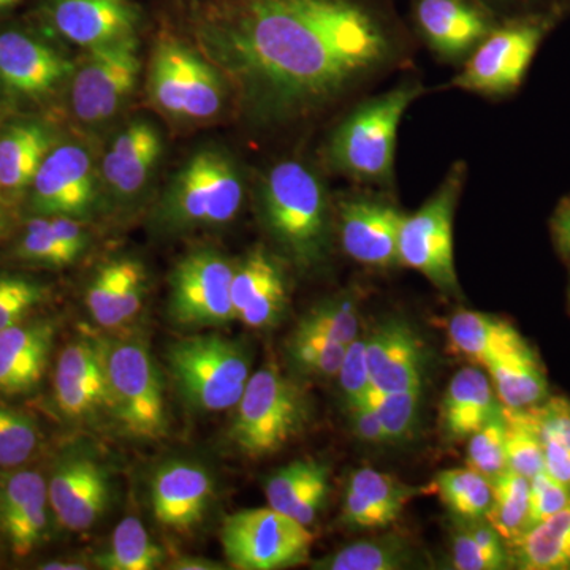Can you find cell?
<instances>
[{"instance_id": "cell-1", "label": "cell", "mask_w": 570, "mask_h": 570, "mask_svg": "<svg viewBox=\"0 0 570 570\" xmlns=\"http://www.w3.org/2000/svg\"><path fill=\"white\" fill-rule=\"evenodd\" d=\"M194 37L262 127L355 99L414 55L392 0H216L195 17Z\"/></svg>"}, {"instance_id": "cell-2", "label": "cell", "mask_w": 570, "mask_h": 570, "mask_svg": "<svg viewBox=\"0 0 570 570\" xmlns=\"http://www.w3.org/2000/svg\"><path fill=\"white\" fill-rule=\"evenodd\" d=\"M262 223L298 268L316 269L332 250L335 208L324 179L302 160H281L258 189Z\"/></svg>"}, {"instance_id": "cell-3", "label": "cell", "mask_w": 570, "mask_h": 570, "mask_svg": "<svg viewBox=\"0 0 570 570\" xmlns=\"http://www.w3.org/2000/svg\"><path fill=\"white\" fill-rule=\"evenodd\" d=\"M423 94L422 80L406 77L389 91L360 100L325 142L328 170L356 186L392 193L397 130L409 107Z\"/></svg>"}, {"instance_id": "cell-4", "label": "cell", "mask_w": 570, "mask_h": 570, "mask_svg": "<svg viewBox=\"0 0 570 570\" xmlns=\"http://www.w3.org/2000/svg\"><path fill=\"white\" fill-rule=\"evenodd\" d=\"M313 417L309 396L302 385L264 365L250 374L228 438L249 459L281 452L306 430Z\"/></svg>"}, {"instance_id": "cell-5", "label": "cell", "mask_w": 570, "mask_h": 570, "mask_svg": "<svg viewBox=\"0 0 570 570\" xmlns=\"http://www.w3.org/2000/svg\"><path fill=\"white\" fill-rule=\"evenodd\" d=\"M167 365L187 406L209 414L236 407L250 377L247 348L217 333L176 341Z\"/></svg>"}, {"instance_id": "cell-6", "label": "cell", "mask_w": 570, "mask_h": 570, "mask_svg": "<svg viewBox=\"0 0 570 570\" xmlns=\"http://www.w3.org/2000/svg\"><path fill=\"white\" fill-rule=\"evenodd\" d=\"M110 414L127 436L160 441L168 433L163 374L140 340H102Z\"/></svg>"}, {"instance_id": "cell-7", "label": "cell", "mask_w": 570, "mask_h": 570, "mask_svg": "<svg viewBox=\"0 0 570 570\" xmlns=\"http://www.w3.org/2000/svg\"><path fill=\"white\" fill-rule=\"evenodd\" d=\"M468 179V165L455 163L417 212L404 214L397 238L400 264L415 269L448 295L460 294L453 253V223Z\"/></svg>"}, {"instance_id": "cell-8", "label": "cell", "mask_w": 570, "mask_h": 570, "mask_svg": "<svg viewBox=\"0 0 570 570\" xmlns=\"http://www.w3.org/2000/svg\"><path fill=\"white\" fill-rule=\"evenodd\" d=\"M245 200V183L230 157L214 149L187 160L160 206V224L170 230L232 223Z\"/></svg>"}, {"instance_id": "cell-9", "label": "cell", "mask_w": 570, "mask_h": 570, "mask_svg": "<svg viewBox=\"0 0 570 570\" xmlns=\"http://www.w3.org/2000/svg\"><path fill=\"white\" fill-rule=\"evenodd\" d=\"M554 22L521 18L499 22L450 81V88L499 99L517 91Z\"/></svg>"}, {"instance_id": "cell-10", "label": "cell", "mask_w": 570, "mask_h": 570, "mask_svg": "<svg viewBox=\"0 0 570 570\" xmlns=\"http://www.w3.org/2000/svg\"><path fill=\"white\" fill-rule=\"evenodd\" d=\"M309 528L272 508L243 509L225 517L220 543L238 570H281L309 560Z\"/></svg>"}, {"instance_id": "cell-11", "label": "cell", "mask_w": 570, "mask_h": 570, "mask_svg": "<svg viewBox=\"0 0 570 570\" xmlns=\"http://www.w3.org/2000/svg\"><path fill=\"white\" fill-rule=\"evenodd\" d=\"M148 89L160 111L184 121H204L224 107L225 81L219 71L204 56L174 39L157 43Z\"/></svg>"}, {"instance_id": "cell-12", "label": "cell", "mask_w": 570, "mask_h": 570, "mask_svg": "<svg viewBox=\"0 0 570 570\" xmlns=\"http://www.w3.org/2000/svg\"><path fill=\"white\" fill-rule=\"evenodd\" d=\"M335 232L347 257L370 268L400 265L397 238L404 213L389 190L356 186L336 198Z\"/></svg>"}, {"instance_id": "cell-13", "label": "cell", "mask_w": 570, "mask_h": 570, "mask_svg": "<svg viewBox=\"0 0 570 570\" xmlns=\"http://www.w3.org/2000/svg\"><path fill=\"white\" fill-rule=\"evenodd\" d=\"M235 265L213 249L194 250L170 276L168 316L179 328L202 330L236 321L232 303Z\"/></svg>"}, {"instance_id": "cell-14", "label": "cell", "mask_w": 570, "mask_h": 570, "mask_svg": "<svg viewBox=\"0 0 570 570\" xmlns=\"http://www.w3.org/2000/svg\"><path fill=\"white\" fill-rule=\"evenodd\" d=\"M85 63L75 71L70 100L82 122L107 121L132 94L138 73L137 36L91 48Z\"/></svg>"}, {"instance_id": "cell-15", "label": "cell", "mask_w": 570, "mask_h": 570, "mask_svg": "<svg viewBox=\"0 0 570 570\" xmlns=\"http://www.w3.org/2000/svg\"><path fill=\"white\" fill-rule=\"evenodd\" d=\"M411 20L434 58L456 67L501 22L475 0H411Z\"/></svg>"}, {"instance_id": "cell-16", "label": "cell", "mask_w": 570, "mask_h": 570, "mask_svg": "<svg viewBox=\"0 0 570 570\" xmlns=\"http://www.w3.org/2000/svg\"><path fill=\"white\" fill-rule=\"evenodd\" d=\"M55 401L73 422H91L110 412L102 340L82 336L67 344L56 365Z\"/></svg>"}, {"instance_id": "cell-17", "label": "cell", "mask_w": 570, "mask_h": 570, "mask_svg": "<svg viewBox=\"0 0 570 570\" xmlns=\"http://www.w3.org/2000/svg\"><path fill=\"white\" fill-rule=\"evenodd\" d=\"M96 200L91 156L77 145L55 146L31 184V208L39 216H88Z\"/></svg>"}, {"instance_id": "cell-18", "label": "cell", "mask_w": 570, "mask_h": 570, "mask_svg": "<svg viewBox=\"0 0 570 570\" xmlns=\"http://www.w3.org/2000/svg\"><path fill=\"white\" fill-rule=\"evenodd\" d=\"M48 498L52 513L66 530H91L110 504L107 469L85 453L66 456L52 471Z\"/></svg>"}, {"instance_id": "cell-19", "label": "cell", "mask_w": 570, "mask_h": 570, "mask_svg": "<svg viewBox=\"0 0 570 570\" xmlns=\"http://www.w3.org/2000/svg\"><path fill=\"white\" fill-rule=\"evenodd\" d=\"M213 498V475L202 464L175 460L154 472L151 508L154 519L165 530L187 534L200 527Z\"/></svg>"}, {"instance_id": "cell-20", "label": "cell", "mask_w": 570, "mask_h": 570, "mask_svg": "<svg viewBox=\"0 0 570 570\" xmlns=\"http://www.w3.org/2000/svg\"><path fill=\"white\" fill-rule=\"evenodd\" d=\"M73 71V63L29 33H0V86L18 99H43Z\"/></svg>"}, {"instance_id": "cell-21", "label": "cell", "mask_w": 570, "mask_h": 570, "mask_svg": "<svg viewBox=\"0 0 570 570\" xmlns=\"http://www.w3.org/2000/svg\"><path fill=\"white\" fill-rule=\"evenodd\" d=\"M232 303L239 322L254 330L272 328L288 306L284 266L265 249H254L235 266Z\"/></svg>"}, {"instance_id": "cell-22", "label": "cell", "mask_w": 570, "mask_h": 570, "mask_svg": "<svg viewBox=\"0 0 570 570\" xmlns=\"http://www.w3.org/2000/svg\"><path fill=\"white\" fill-rule=\"evenodd\" d=\"M52 28L78 47H102L137 36L138 11L129 0H45Z\"/></svg>"}, {"instance_id": "cell-23", "label": "cell", "mask_w": 570, "mask_h": 570, "mask_svg": "<svg viewBox=\"0 0 570 570\" xmlns=\"http://www.w3.org/2000/svg\"><path fill=\"white\" fill-rule=\"evenodd\" d=\"M371 385L382 392L423 387V346L407 322L392 317L365 336Z\"/></svg>"}, {"instance_id": "cell-24", "label": "cell", "mask_w": 570, "mask_h": 570, "mask_svg": "<svg viewBox=\"0 0 570 570\" xmlns=\"http://www.w3.org/2000/svg\"><path fill=\"white\" fill-rule=\"evenodd\" d=\"M48 483L37 471H17L0 482V521L11 549L28 557L48 532Z\"/></svg>"}, {"instance_id": "cell-25", "label": "cell", "mask_w": 570, "mask_h": 570, "mask_svg": "<svg viewBox=\"0 0 570 570\" xmlns=\"http://www.w3.org/2000/svg\"><path fill=\"white\" fill-rule=\"evenodd\" d=\"M417 487L373 468L356 469L347 480L341 521L351 530H385L403 515Z\"/></svg>"}, {"instance_id": "cell-26", "label": "cell", "mask_w": 570, "mask_h": 570, "mask_svg": "<svg viewBox=\"0 0 570 570\" xmlns=\"http://www.w3.org/2000/svg\"><path fill=\"white\" fill-rule=\"evenodd\" d=\"M56 328L50 321L9 326L0 332V392L21 395L40 384Z\"/></svg>"}, {"instance_id": "cell-27", "label": "cell", "mask_w": 570, "mask_h": 570, "mask_svg": "<svg viewBox=\"0 0 570 570\" xmlns=\"http://www.w3.org/2000/svg\"><path fill=\"white\" fill-rule=\"evenodd\" d=\"M163 154V138L156 127L145 121L127 126L105 154L104 178L116 197H135Z\"/></svg>"}, {"instance_id": "cell-28", "label": "cell", "mask_w": 570, "mask_h": 570, "mask_svg": "<svg viewBox=\"0 0 570 570\" xmlns=\"http://www.w3.org/2000/svg\"><path fill=\"white\" fill-rule=\"evenodd\" d=\"M330 493L328 468L321 461L302 459L277 469L266 480L268 508L309 528L324 509Z\"/></svg>"}, {"instance_id": "cell-29", "label": "cell", "mask_w": 570, "mask_h": 570, "mask_svg": "<svg viewBox=\"0 0 570 570\" xmlns=\"http://www.w3.org/2000/svg\"><path fill=\"white\" fill-rule=\"evenodd\" d=\"M501 412L490 377L479 367L466 366L455 373L442 397V431L452 441H464Z\"/></svg>"}, {"instance_id": "cell-30", "label": "cell", "mask_w": 570, "mask_h": 570, "mask_svg": "<svg viewBox=\"0 0 570 570\" xmlns=\"http://www.w3.org/2000/svg\"><path fill=\"white\" fill-rule=\"evenodd\" d=\"M52 148L55 137L40 122L13 124L0 135V193L3 197H18L31 189L40 165Z\"/></svg>"}, {"instance_id": "cell-31", "label": "cell", "mask_w": 570, "mask_h": 570, "mask_svg": "<svg viewBox=\"0 0 570 570\" xmlns=\"http://www.w3.org/2000/svg\"><path fill=\"white\" fill-rule=\"evenodd\" d=\"M502 407L528 409L549 397V381L534 348L524 343L485 366Z\"/></svg>"}, {"instance_id": "cell-32", "label": "cell", "mask_w": 570, "mask_h": 570, "mask_svg": "<svg viewBox=\"0 0 570 570\" xmlns=\"http://www.w3.org/2000/svg\"><path fill=\"white\" fill-rule=\"evenodd\" d=\"M449 340L459 354L482 366L527 343L509 322L478 311L453 314L449 322Z\"/></svg>"}, {"instance_id": "cell-33", "label": "cell", "mask_w": 570, "mask_h": 570, "mask_svg": "<svg viewBox=\"0 0 570 570\" xmlns=\"http://www.w3.org/2000/svg\"><path fill=\"white\" fill-rule=\"evenodd\" d=\"M509 553L519 569L570 570V505L530 528Z\"/></svg>"}, {"instance_id": "cell-34", "label": "cell", "mask_w": 570, "mask_h": 570, "mask_svg": "<svg viewBox=\"0 0 570 570\" xmlns=\"http://www.w3.org/2000/svg\"><path fill=\"white\" fill-rule=\"evenodd\" d=\"M417 566V551L397 534L348 543L314 562L317 570H401Z\"/></svg>"}, {"instance_id": "cell-35", "label": "cell", "mask_w": 570, "mask_h": 570, "mask_svg": "<svg viewBox=\"0 0 570 570\" xmlns=\"http://www.w3.org/2000/svg\"><path fill=\"white\" fill-rule=\"evenodd\" d=\"M450 564L456 570H502L510 568L504 540L487 519L459 520L450 540Z\"/></svg>"}, {"instance_id": "cell-36", "label": "cell", "mask_w": 570, "mask_h": 570, "mask_svg": "<svg viewBox=\"0 0 570 570\" xmlns=\"http://www.w3.org/2000/svg\"><path fill=\"white\" fill-rule=\"evenodd\" d=\"M94 561L104 570H156L164 566L165 551L140 520L127 517L112 532L110 546Z\"/></svg>"}, {"instance_id": "cell-37", "label": "cell", "mask_w": 570, "mask_h": 570, "mask_svg": "<svg viewBox=\"0 0 570 570\" xmlns=\"http://www.w3.org/2000/svg\"><path fill=\"white\" fill-rule=\"evenodd\" d=\"M434 489L442 504L459 520L487 519L493 504L491 479L468 466L439 472Z\"/></svg>"}, {"instance_id": "cell-38", "label": "cell", "mask_w": 570, "mask_h": 570, "mask_svg": "<svg viewBox=\"0 0 570 570\" xmlns=\"http://www.w3.org/2000/svg\"><path fill=\"white\" fill-rule=\"evenodd\" d=\"M493 504L487 520L504 540L508 549L524 534L530 513V479L505 469L491 479Z\"/></svg>"}, {"instance_id": "cell-39", "label": "cell", "mask_w": 570, "mask_h": 570, "mask_svg": "<svg viewBox=\"0 0 570 570\" xmlns=\"http://www.w3.org/2000/svg\"><path fill=\"white\" fill-rule=\"evenodd\" d=\"M347 346L332 337L296 325L287 341V360L298 376L311 379H333L340 373Z\"/></svg>"}, {"instance_id": "cell-40", "label": "cell", "mask_w": 570, "mask_h": 570, "mask_svg": "<svg viewBox=\"0 0 570 570\" xmlns=\"http://www.w3.org/2000/svg\"><path fill=\"white\" fill-rule=\"evenodd\" d=\"M505 422V461L508 469L532 479L546 471L542 439L528 409L502 407Z\"/></svg>"}, {"instance_id": "cell-41", "label": "cell", "mask_w": 570, "mask_h": 570, "mask_svg": "<svg viewBox=\"0 0 570 570\" xmlns=\"http://www.w3.org/2000/svg\"><path fill=\"white\" fill-rule=\"evenodd\" d=\"M298 326L314 330L348 346L360 336L358 294L356 291H346L321 299L299 318Z\"/></svg>"}, {"instance_id": "cell-42", "label": "cell", "mask_w": 570, "mask_h": 570, "mask_svg": "<svg viewBox=\"0 0 570 570\" xmlns=\"http://www.w3.org/2000/svg\"><path fill=\"white\" fill-rule=\"evenodd\" d=\"M423 387L382 392L371 389L365 401L384 428L389 444L406 441L417 425ZM363 403V401H362Z\"/></svg>"}, {"instance_id": "cell-43", "label": "cell", "mask_w": 570, "mask_h": 570, "mask_svg": "<svg viewBox=\"0 0 570 570\" xmlns=\"http://www.w3.org/2000/svg\"><path fill=\"white\" fill-rule=\"evenodd\" d=\"M126 257L115 258L97 269L88 292L86 306L97 325L102 328H119V299H121Z\"/></svg>"}, {"instance_id": "cell-44", "label": "cell", "mask_w": 570, "mask_h": 570, "mask_svg": "<svg viewBox=\"0 0 570 570\" xmlns=\"http://www.w3.org/2000/svg\"><path fill=\"white\" fill-rule=\"evenodd\" d=\"M40 431L29 415L0 406V468L13 469L32 459Z\"/></svg>"}, {"instance_id": "cell-45", "label": "cell", "mask_w": 570, "mask_h": 570, "mask_svg": "<svg viewBox=\"0 0 570 570\" xmlns=\"http://www.w3.org/2000/svg\"><path fill=\"white\" fill-rule=\"evenodd\" d=\"M466 464L485 478L494 479L508 469L505 461V422L501 414L468 438Z\"/></svg>"}, {"instance_id": "cell-46", "label": "cell", "mask_w": 570, "mask_h": 570, "mask_svg": "<svg viewBox=\"0 0 570 570\" xmlns=\"http://www.w3.org/2000/svg\"><path fill=\"white\" fill-rule=\"evenodd\" d=\"M17 254L21 261L51 268H62L77 262L52 232L48 216H37L29 220L18 243Z\"/></svg>"}, {"instance_id": "cell-47", "label": "cell", "mask_w": 570, "mask_h": 570, "mask_svg": "<svg viewBox=\"0 0 570 570\" xmlns=\"http://www.w3.org/2000/svg\"><path fill=\"white\" fill-rule=\"evenodd\" d=\"M45 288L22 276H0V332L20 324L43 302Z\"/></svg>"}, {"instance_id": "cell-48", "label": "cell", "mask_w": 570, "mask_h": 570, "mask_svg": "<svg viewBox=\"0 0 570 570\" xmlns=\"http://www.w3.org/2000/svg\"><path fill=\"white\" fill-rule=\"evenodd\" d=\"M341 390H343L346 406L365 401L371 385L370 371H367L365 337H356L346 347L340 373H337Z\"/></svg>"}, {"instance_id": "cell-49", "label": "cell", "mask_w": 570, "mask_h": 570, "mask_svg": "<svg viewBox=\"0 0 570 570\" xmlns=\"http://www.w3.org/2000/svg\"><path fill=\"white\" fill-rule=\"evenodd\" d=\"M568 505H570V487L551 478L547 471L539 472L530 479V513H528L527 531Z\"/></svg>"}, {"instance_id": "cell-50", "label": "cell", "mask_w": 570, "mask_h": 570, "mask_svg": "<svg viewBox=\"0 0 570 570\" xmlns=\"http://www.w3.org/2000/svg\"><path fill=\"white\" fill-rule=\"evenodd\" d=\"M490 10L499 21L521 20V18H542L557 21L569 13L570 0H475Z\"/></svg>"}, {"instance_id": "cell-51", "label": "cell", "mask_w": 570, "mask_h": 570, "mask_svg": "<svg viewBox=\"0 0 570 570\" xmlns=\"http://www.w3.org/2000/svg\"><path fill=\"white\" fill-rule=\"evenodd\" d=\"M532 422L543 441L554 442L570 452V401L566 397H547L538 406L528 407Z\"/></svg>"}, {"instance_id": "cell-52", "label": "cell", "mask_w": 570, "mask_h": 570, "mask_svg": "<svg viewBox=\"0 0 570 570\" xmlns=\"http://www.w3.org/2000/svg\"><path fill=\"white\" fill-rule=\"evenodd\" d=\"M146 292H148V277L145 266L135 258L126 257L124 269L121 299H119V324H130L145 305Z\"/></svg>"}, {"instance_id": "cell-53", "label": "cell", "mask_w": 570, "mask_h": 570, "mask_svg": "<svg viewBox=\"0 0 570 570\" xmlns=\"http://www.w3.org/2000/svg\"><path fill=\"white\" fill-rule=\"evenodd\" d=\"M347 414L348 423H351L356 438L370 442V444H389L384 428L379 422L373 409L367 406L366 401L347 406Z\"/></svg>"}, {"instance_id": "cell-54", "label": "cell", "mask_w": 570, "mask_h": 570, "mask_svg": "<svg viewBox=\"0 0 570 570\" xmlns=\"http://www.w3.org/2000/svg\"><path fill=\"white\" fill-rule=\"evenodd\" d=\"M50 217L51 228L58 236L59 242L69 249L75 258L80 257L88 247V234L78 223V219L69 216H48Z\"/></svg>"}, {"instance_id": "cell-55", "label": "cell", "mask_w": 570, "mask_h": 570, "mask_svg": "<svg viewBox=\"0 0 570 570\" xmlns=\"http://www.w3.org/2000/svg\"><path fill=\"white\" fill-rule=\"evenodd\" d=\"M543 455H546V471L551 478L560 480L570 487V452L554 442L543 441Z\"/></svg>"}, {"instance_id": "cell-56", "label": "cell", "mask_w": 570, "mask_h": 570, "mask_svg": "<svg viewBox=\"0 0 570 570\" xmlns=\"http://www.w3.org/2000/svg\"><path fill=\"white\" fill-rule=\"evenodd\" d=\"M551 228H553L554 238H557L562 254L570 258V198L562 202L560 208L554 213Z\"/></svg>"}, {"instance_id": "cell-57", "label": "cell", "mask_w": 570, "mask_h": 570, "mask_svg": "<svg viewBox=\"0 0 570 570\" xmlns=\"http://www.w3.org/2000/svg\"><path fill=\"white\" fill-rule=\"evenodd\" d=\"M167 569L171 570H223L225 566L220 562L208 560V558L184 557L179 558Z\"/></svg>"}, {"instance_id": "cell-58", "label": "cell", "mask_w": 570, "mask_h": 570, "mask_svg": "<svg viewBox=\"0 0 570 570\" xmlns=\"http://www.w3.org/2000/svg\"><path fill=\"white\" fill-rule=\"evenodd\" d=\"M41 570H85L86 566L75 561H48L40 566Z\"/></svg>"}, {"instance_id": "cell-59", "label": "cell", "mask_w": 570, "mask_h": 570, "mask_svg": "<svg viewBox=\"0 0 570 570\" xmlns=\"http://www.w3.org/2000/svg\"><path fill=\"white\" fill-rule=\"evenodd\" d=\"M3 223H6V217H3V195L0 193V230L3 228Z\"/></svg>"}, {"instance_id": "cell-60", "label": "cell", "mask_w": 570, "mask_h": 570, "mask_svg": "<svg viewBox=\"0 0 570 570\" xmlns=\"http://www.w3.org/2000/svg\"><path fill=\"white\" fill-rule=\"evenodd\" d=\"M17 2H20V0H0V10L14 6Z\"/></svg>"}, {"instance_id": "cell-61", "label": "cell", "mask_w": 570, "mask_h": 570, "mask_svg": "<svg viewBox=\"0 0 570 570\" xmlns=\"http://www.w3.org/2000/svg\"><path fill=\"white\" fill-rule=\"evenodd\" d=\"M569 296H570V294H569Z\"/></svg>"}]
</instances>
